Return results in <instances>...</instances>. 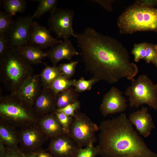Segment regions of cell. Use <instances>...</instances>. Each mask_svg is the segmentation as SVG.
I'll return each mask as SVG.
<instances>
[{"label":"cell","mask_w":157,"mask_h":157,"mask_svg":"<svg viewBox=\"0 0 157 157\" xmlns=\"http://www.w3.org/2000/svg\"><path fill=\"white\" fill-rule=\"evenodd\" d=\"M75 35L86 69L99 81L113 83L124 78L132 79L137 74V66L130 62L127 50L115 38L90 27Z\"/></svg>","instance_id":"1"},{"label":"cell","mask_w":157,"mask_h":157,"mask_svg":"<svg viewBox=\"0 0 157 157\" xmlns=\"http://www.w3.org/2000/svg\"><path fill=\"white\" fill-rule=\"evenodd\" d=\"M96 147L102 157H157L134 130L124 113L102 121Z\"/></svg>","instance_id":"2"},{"label":"cell","mask_w":157,"mask_h":157,"mask_svg":"<svg viewBox=\"0 0 157 157\" xmlns=\"http://www.w3.org/2000/svg\"><path fill=\"white\" fill-rule=\"evenodd\" d=\"M31 65L16 50L10 48L0 55V80L11 93H16L33 75Z\"/></svg>","instance_id":"3"},{"label":"cell","mask_w":157,"mask_h":157,"mask_svg":"<svg viewBox=\"0 0 157 157\" xmlns=\"http://www.w3.org/2000/svg\"><path fill=\"white\" fill-rule=\"evenodd\" d=\"M117 24L120 33L123 34L157 31V8L135 3L120 15Z\"/></svg>","instance_id":"4"},{"label":"cell","mask_w":157,"mask_h":157,"mask_svg":"<svg viewBox=\"0 0 157 157\" xmlns=\"http://www.w3.org/2000/svg\"><path fill=\"white\" fill-rule=\"evenodd\" d=\"M0 121L16 129L37 122L33 107L16 93L0 97Z\"/></svg>","instance_id":"5"},{"label":"cell","mask_w":157,"mask_h":157,"mask_svg":"<svg viewBox=\"0 0 157 157\" xmlns=\"http://www.w3.org/2000/svg\"><path fill=\"white\" fill-rule=\"evenodd\" d=\"M124 93L131 107L137 108L146 104L157 110V84L154 83L147 76L142 74L132 79Z\"/></svg>","instance_id":"6"},{"label":"cell","mask_w":157,"mask_h":157,"mask_svg":"<svg viewBox=\"0 0 157 157\" xmlns=\"http://www.w3.org/2000/svg\"><path fill=\"white\" fill-rule=\"evenodd\" d=\"M99 127L85 114L76 111L67 135L80 148L96 142V132Z\"/></svg>","instance_id":"7"},{"label":"cell","mask_w":157,"mask_h":157,"mask_svg":"<svg viewBox=\"0 0 157 157\" xmlns=\"http://www.w3.org/2000/svg\"><path fill=\"white\" fill-rule=\"evenodd\" d=\"M19 144L24 153H37L49 138L42 130L38 122L17 130Z\"/></svg>","instance_id":"8"},{"label":"cell","mask_w":157,"mask_h":157,"mask_svg":"<svg viewBox=\"0 0 157 157\" xmlns=\"http://www.w3.org/2000/svg\"><path fill=\"white\" fill-rule=\"evenodd\" d=\"M74 15L72 10L56 8L50 13L48 18L49 29L60 38L69 39L71 36L75 38L73 28Z\"/></svg>","instance_id":"9"},{"label":"cell","mask_w":157,"mask_h":157,"mask_svg":"<svg viewBox=\"0 0 157 157\" xmlns=\"http://www.w3.org/2000/svg\"><path fill=\"white\" fill-rule=\"evenodd\" d=\"M32 16L18 18L4 33L10 48L16 49L29 41L30 28L33 21Z\"/></svg>","instance_id":"10"},{"label":"cell","mask_w":157,"mask_h":157,"mask_svg":"<svg viewBox=\"0 0 157 157\" xmlns=\"http://www.w3.org/2000/svg\"><path fill=\"white\" fill-rule=\"evenodd\" d=\"M80 148L67 134L51 139L48 150L53 157H76Z\"/></svg>","instance_id":"11"},{"label":"cell","mask_w":157,"mask_h":157,"mask_svg":"<svg viewBox=\"0 0 157 157\" xmlns=\"http://www.w3.org/2000/svg\"><path fill=\"white\" fill-rule=\"evenodd\" d=\"M127 101L121 92L115 87H112L104 96L100 110L104 116L124 111L127 107Z\"/></svg>","instance_id":"12"},{"label":"cell","mask_w":157,"mask_h":157,"mask_svg":"<svg viewBox=\"0 0 157 157\" xmlns=\"http://www.w3.org/2000/svg\"><path fill=\"white\" fill-rule=\"evenodd\" d=\"M62 41L53 37L49 30L45 27L36 21L33 22L30 28L28 42L43 49L51 48Z\"/></svg>","instance_id":"13"},{"label":"cell","mask_w":157,"mask_h":157,"mask_svg":"<svg viewBox=\"0 0 157 157\" xmlns=\"http://www.w3.org/2000/svg\"><path fill=\"white\" fill-rule=\"evenodd\" d=\"M56 97L49 88L42 87L33 106L38 120L56 110Z\"/></svg>","instance_id":"14"},{"label":"cell","mask_w":157,"mask_h":157,"mask_svg":"<svg viewBox=\"0 0 157 157\" xmlns=\"http://www.w3.org/2000/svg\"><path fill=\"white\" fill-rule=\"evenodd\" d=\"M41 86L39 76L33 75L25 81L16 93L22 99L33 107L40 93Z\"/></svg>","instance_id":"15"},{"label":"cell","mask_w":157,"mask_h":157,"mask_svg":"<svg viewBox=\"0 0 157 157\" xmlns=\"http://www.w3.org/2000/svg\"><path fill=\"white\" fill-rule=\"evenodd\" d=\"M46 52L47 57L54 66H56L61 60H71L74 56L80 55V53L76 50L69 39L63 40L61 43L51 47Z\"/></svg>","instance_id":"16"},{"label":"cell","mask_w":157,"mask_h":157,"mask_svg":"<svg viewBox=\"0 0 157 157\" xmlns=\"http://www.w3.org/2000/svg\"><path fill=\"white\" fill-rule=\"evenodd\" d=\"M140 134L145 138L148 136L155 127L152 118L148 112L147 107L131 113L128 118Z\"/></svg>","instance_id":"17"},{"label":"cell","mask_w":157,"mask_h":157,"mask_svg":"<svg viewBox=\"0 0 157 157\" xmlns=\"http://www.w3.org/2000/svg\"><path fill=\"white\" fill-rule=\"evenodd\" d=\"M38 123L49 138L51 139L67 134L54 112L47 114L39 119Z\"/></svg>","instance_id":"18"},{"label":"cell","mask_w":157,"mask_h":157,"mask_svg":"<svg viewBox=\"0 0 157 157\" xmlns=\"http://www.w3.org/2000/svg\"><path fill=\"white\" fill-rule=\"evenodd\" d=\"M16 50L31 65L43 63L42 60L47 57L46 52L29 42L21 45Z\"/></svg>","instance_id":"19"},{"label":"cell","mask_w":157,"mask_h":157,"mask_svg":"<svg viewBox=\"0 0 157 157\" xmlns=\"http://www.w3.org/2000/svg\"><path fill=\"white\" fill-rule=\"evenodd\" d=\"M0 142L6 147L14 148L18 147L19 140L15 129L0 121Z\"/></svg>","instance_id":"20"},{"label":"cell","mask_w":157,"mask_h":157,"mask_svg":"<svg viewBox=\"0 0 157 157\" xmlns=\"http://www.w3.org/2000/svg\"><path fill=\"white\" fill-rule=\"evenodd\" d=\"M79 94L72 87L60 92L57 95L56 109L64 108L78 100Z\"/></svg>","instance_id":"21"},{"label":"cell","mask_w":157,"mask_h":157,"mask_svg":"<svg viewBox=\"0 0 157 157\" xmlns=\"http://www.w3.org/2000/svg\"><path fill=\"white\" fill-rule=\"evenodd\" d=\"M46 65L39 76L42 87L49 88L51 84L62 74L58 66Z\"/></svg>","instance_id":"22"},{"label":"cell","mask_w":157,"mask_h":157,"mask_svg":"<svg viewBox=\"0 0 157 157\" xmlns=\"http://www.w3.org/2000/svg\"><path fill=\"white\" fill-rule=\"evenodd\" d=\"M3 8L9 15L13 16L18 13L25 12L27 2L25 0H2Z\"/></svg>","instance_id":"23"},{"label":"cell","mask_w":157,"mask_h":157,"mask_svg":"<svg viewBox=\"0 0 157 157\" xmlns=\"http://www.w3.org/2000/svg\"><path fill=\"white\" fill-rule=\"evenodd\" d=\"M76 80L68 79L62 75L54 81L49 88L57 96L60 92L74 86Z\"/></svg>","instance_id":"24"},{"label":"cell","mask_w":157,"mask_h":157,"mask_svg":"<svg viewBox=\"0 0 157 157\" xmlns=\"http://www.w3.org/2000/svg\"><path fill=\"white\" fill-rule=\"evenodd\" d=\"M39 3L38 5L32 16V18H38L44 13L53 11L57 7L58 2L57 0H32Z\"/></svg>","instance_id":"25"},{"label":"cell","mask_w":157,"mask_h":157,"mask_svg":"<svg viewBox=\"0 0 157 157\" xmlns=\"http://www.w3.org/2000/svg\"><path fill=\"white\" fill-rule=\"evenodd\" d=\"M98 81L99 80L94 77L88 80L82 77L76 80L74 87L78 92H82L90 90L93 85Z\"/></svg>","instance_id":"26"},{"label":"cell","mask_w":157,"mask_h":157,"mask_svg":"<svg viewBox=\"0 0 157 157\" xmlns=\"http://www.w3.org/2000/svg\"><path fill=\"white\" fill-rule=\"evenodd\" d=\"M78 63L77 61H71L68 63L61 64L58 67L62 75L67 79H70L74 74Z\"/></svg>","instance_id":"27"},{"label":"cell","mask_w":157,"mask_h":157,"mask_svg":"<svg viewBox=\"0 0 157 157\" xmlns=\"http://www.w3.org/2000/svg\"><path fill=\"white\" fill-rule=\"evenodd\" d=\"M13 16L5 11H0V33H5L14 22Z\"/></svg>","instance_id":"28"},{"label":"cell","mask_w":157,"mask_h":157,"mask_svg":"<svg viewBox=\"0 0 157 157\" xmlns=\"http://www.w3.org/2000/svg\"><path fill=\"white\" fill-rule=\"evenodd\" d=\"M147 44L146 42L134 44L131 53L135 62H138L141 59H144L146 56Z\"/></svg>","instance_id":"29"},{"label":"cell","mask_w":157,"mask_h":157,"mask_svg":"<svg viewBox=\"0 0 157 157\" xmlns=\"http://www.w3.org/2000/svg\"><path fill=\"white\" fill-rule=\"evenodd\" d=\"M54 113L58 121L67 134L70 126L73 119V117L67 115L65 114L56 110Z\"/></svg>","instance_id":"30"},{"label":"cell","mask_w":157,"mask_h":157,"mask_svg":"<svg viewBox=\"0 0 157 157\" xmlns=\"http://www.w3.org/2000/svg\"><path fill=\"white\" fill-rule=\"evenodd\" d=\"M98 155L96 147L91 144L79 149L76 157H96Z\"/></svg>","instance_id":"31"},{"label":"cell","mask_w":157,"mask_h":157,"mask_svg":"<svg viewBox=\"0 0 157 157\" xmlns=\"http://www.w3.org/2000/svg\"><path fill=\"white\" fill-rule=\"evenodd\" d=\"M81 105L80 102L78 100L76 102L64 108L56 109V110L58 112L63 113L67 115L73 117L75 112L80 108Z\"/></svg>","instance_id":"32"},{"label":"cell","mask_w":157,"mask_h":157,"mask_svg":"<svg viewBox=\"0 0 157 157\" xmlns=\"http://www.w3.org/2000/svg\"><path fill=\"white\" fill-rule=\"evenodd\" d=\"M0 157H25L24 153L18 147L14 148L6 147L4 152Z\"/></svg>","instance_id":"33"},{"label":"cell","mask_w":157,"mask_h":157,"mask_svg":"<svg viewBox=\"0 0 157 157\" xmlns=\"http://www.w3.org/2000/svg\"><path fill=\"white\" fill-rule=\"evenodd\" d=\"M157 56V52L152 44L147 43L146 56L144 59L147 63H153Z\"/></svg>","instance_id":"34"},{"label":"cell","mask_w":157,"mask_h":157,"mask_svg":"<svg viewBox=\"0 0 157 157\" xmlns=\"http://www.w3.org/2000/svg\"><path fill=\"white\" fill-rule=\"evenodd\" d=\"M10 48L9 42L4 33H0V55Z\"/></svg>","instance_id":"35"},{"label":"cell","mask_w":157,"mask_h":157,"mask_svg":"<svg viewBox=\"0 0 157 157\" xmlns=\"http://www.w3.org/2000/svg\"><path fill=\"white\" fill-rule=\"evenodd\" d=\"M92 1L99 3L108 11H111L112 10L111 4L113 0H94Z\"/></svg>","instance_id":"36"},{"label":"cell","mask_w":157,"mask_h":157,"mask_svg":"<svg viewBox=\"0 0 157 157\" xmlns=\"http://www.w3.org/2000/svg\"><path fill=\"white\" fill-rule=\"evenodd\" d=\"M135 3L144 6L152 7L157 3V1L154 0H139L136 1Z\"/></svg>","instance_id":"37"},{"label":"cell","mask_w":157,"mask_h":157,"mask_svg":"<svg viewBox=\"0 0 157 157\" xmlns=\"http://www.w3.org/2000/svg\"><path fill=\"white\" fill-rule=\"evenodd\" d=\"M36 153L38 157H53L49 153L42 151Z\"/></svg>","instance_id":"38"},{"label":"cell","mask_w":157,"mask_h":157,"mask_svg":"<svg viewBox=\"0 0 157 157\" xmlns=\"http://www.w3.org/2000/svg\"><path fill=\"white\" fill-rule=\"evenodd\" d=\"M25 157H38L36 153H24Z\"/></svg>","instance_id":"39"},{"label":"cell","mask_w":157,"mask_h":157,"mask_svg":"<svg viewBox=\"0 0 157 157\" xmlns=\"http://www.w3.org/2000/svg\"><path fill=\"white\" fill-rule=\"evenodd\" d=\"M153 63L157 67V56L155 59Z\"/></svg>","instance_id":"40"},{"label":"cell","mask_w":157,"mask_h":157,"mask_svg":"<svg viewBox=\"0 0 157 157\" xmlns=\"http://www.w3.org/2000/svg\"><path fill=\"white\" fill-rule=\"evenodd\" d=\"M153 46L157 52V45L152 44Z\"/></svg>","instance_id":"41"}]
</instances>
